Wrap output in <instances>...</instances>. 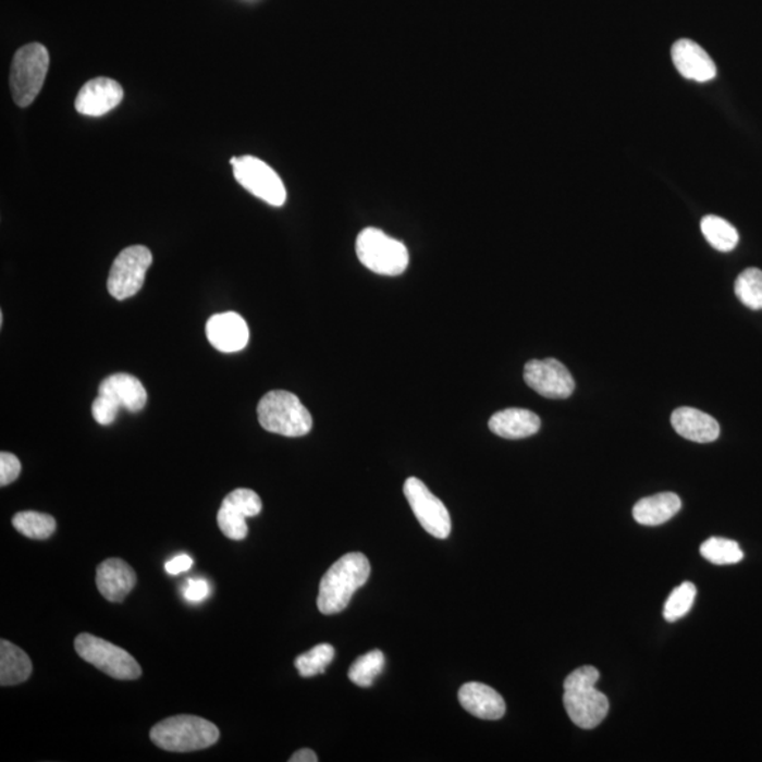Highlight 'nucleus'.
I'll use <instances>...</instances> for the list:
<instances>
[{"instance_id": "1", "label": "nucleus", "mask_w": 762, "mask_h": 762, "mask_svg": "<svg viewBox=\"0 0 762 762\" xmlns=\"http://www.w3.org/2000/svg\"><path fill=\"white\" fill-rule=\"evenodd\" d=\"M370 572V562L361 552L343 555L328 569L319 583V612L336 614L349 606L356 590L368 582Z\"/></svg>"}, {"instance_id": "2", "label": "nucleus", "mask_w": 762, "mask_h": 762, "mask_svg": "<svg viewBox=\"0 0 762 762\" xmlns=\"http://www.w3.org/2000/svg\"><path fill=\"white\" fill-rule=\"evenodd\" d=\"M600 678L592 665L580 666L568 675L564 684V704L570 721L585 730L598 727L606 718L610 703L606 695L594 685Z\"/></svg>"}, {"instance_id": "3", "label": "nucleus", "mask_w": 762, "mask_h": 762, "mask_svg": "<svg viewBox=\"0 0 762 762\" xmlns=\"http://www.w3.org/2000/svg\"><path fill=\"white\" fill-rule=\"evenodd\" d=\"M151 741L161 750L190 752L208 749L219 740L216 724L198 716H174L157 723L150 732Z\"/></svg>"}, {"instance_id": "4", "label": "nucleus", "mask_w": 762, "mask_h": 762, "mask_svg": "<svg viewBox=\"0 0 762 762\" xmlns=\"http://www.w3.org/2000/svg\"><path fill=\"white\" fill-rule=\"evenodd\" d=\"M257 417L263 430L288 438L304 437L312 430V416L297 395L274 390L257 406Z\"/></svg>"}, {"instance_id": "5", "label": "nucleus", "mask_w": 762, "mask_h": 762, "mask_svg": "<svg viewBox=\"0 0 762 762\" xmlns=\"http://www.w3.org/2000/svg\"><path fill=\"white\" fill-rule=\"evenodd\" d=\"M360 263L381 275H400L407 270L409 255L406 245L376 228H366L356 239Z\"/></svg>"}, {"instance_id": "6", "label": "nucleus", "mask_w": 762, "mask_h": 762, "mask_svg": "<svg viewBox=\"0 0 762 762\" xmlns=\"http://www.w3.org/2000/svg\"><path fill=\"white\" fill-rule=\"evenodd\" d=\"M49 66V51L40 42H32L16 51L11 69V89L17 107L27 108L35 102Z\"/></svg>"}, {"instance_id": "7", "label": "nucleus", "mask_w": 762, "mask_h": 762, "mask_svg": "<svg viewBox=\"0 0 762 762\" xmlns=\"http://www.w3.org/2000/svg\"><path fill=\"white\" fill-rule=\"evenodd\" d=\"M75 651L84 661L119 680L140 678L142 666L123 648L102 638L83 632L75 638Z\"/></svg>"}, {"instance_id": "8", "label": "nucleus", "mask_w": 762, "mask_h": 762, "mask_svg": "<svg viewBox=\"0 0 762 762\" xmlns=\"http://www.w3.org/2000/svg\"><path fill=\"white\" fill-rule=\"evenodd\" d=\"M233 174L243 188L249 190L273 207H283L287 190L280 175L269 164L254 156L235 157L231 160Z\"/></svg>"}, {"instance_id": "9", "label": "nucleus", "mask_w": 762, "mask_h": 762, "mask_svg": "<svg viewBox=\"0 0 762 762\" xmlns=\"http://www.w3.org/2000/svg\"><path fill=\"white\" fill-rule=\"evenodd\" d=\"M151 263L152 255L146 246L126 247L113 261L108 278L109 294L123 302L139 293Z\"/></svg>"}, {"instance_id": "10", "label": "nucleus", "mask_w": 762, "mask_h": 762, "mask_svg": "<svg viewBox=\"0 0 762 762\" xmlns=\"http://www.w3.org/2000/svg\"><path fill=\"white\" fill-rule=\"evenodd\" d=\"M404 494L423 530L438 540H446L451 536L450 512L426 483L417 478H409L404 483Z\"/></svg>"}, {"instance_id": "11", "label": "nucleus", "mask_w": 762, "mask_h": 762, "mask_svg": "<svg viewBox=\"0 0 762 762\" xmlns=\"http://www.w3.org/2000/svg\"><path fill=\"white\" fill-rule=\"evenodd\" d=\"M524 380L533 392L551 400L568 398L575 390V380L570 371L552 357L528 361L524 368Z\"/></svg>"}, {"instance_id": "12", "label": "nucleus", "mask_w": 762, "mask_h": 762, "mask_svg": "<svg viewBox=\"0 0 762 762\" xmlns=\"http://www.w3.org/2000/svg\"><path fill=\"white\" fill-rule=\"evenodd\" d=\"M207 337L219 352L233 354L245 349L249 342V327L239 314H217L208 319Z\"/></svg>"}, {"instance_id": "13", "label": "nucleus", "mask_w": 762, "mask_h": 762, "mask_svg": "<svg viewBox=\"0 0 762 762\" xmlns=\"http://www.w3.org/2000/svg\"><path fill=\"white\" fill-rule=\"evenodd\" d=\"M123 99L121 84L111 78H95L81 88L76 97V111L87 116H103L116 108Z\"/></svg>"}, {"instance_id": "14", "label": "nucleus", "mask_w": 762, "mask_h": 762, "mask_svg": "<svg viewBox=\"0 0 762 762\" xmlns=\"http://www.w3.org/2000/svg\"><path fill=\"white\" fill-rule=\"evenodd\" d=\"M673 61L675 69L686 79L697 81V83H709L716 78L717 69L711 56L689 38H680L673 46Z\"/></svg>"}, {"instance_id": "15", "label": "nucleus", "mask_w": 762, "mask_h": 762, "mask_svg": "<svg viewBox=\"0 0 762 762\" xmlns=\"http://www.w3.org/2000/svg\"><path fill=\"white\" fill-rule=\"evenodd\" d=\"M137 582L136 572L125 561L112 558L103 561L97 569L99 592L109 602L122 603Z\"/></svg>"}, {"instance_id": "16", "label": "nucleus", "mask_w": 762, "mask_h": 762, "mask_svg": "<svg viewBox=\"0 0 762 762\" xmlns=\"http://www.w3.org/2000/svg\"><path fill=\"white\" fill-rule=\"evenodd\" d=\"M462 708L483 721H499L506 714V702L502 695L490 686L469 683L462 686L457 693Z\"/></svg>"}, {"instance_id": "17", "label": "nucleus", "mask_w": 762, "mask_h": 762, "mask_svg": "<svg viewBox=\"0 0 762 762\" xmlns=\"http://www.w3.org/2000/svg\"><path fill=\"white\" fill-rule=\"evenodd\" d=\"M674 430L685 440L709 444L721 435V426L709 414L697 408L680 407L675 409L671 417Z\"/></svg>"}, {"instance_id": "18", "label": "nucleus", "mask_w": 762, "mask_h": 762, "mask_svg": "<svg viewBox=\"0 0 762 762\" xmlns=\"http://www.w3.org/2000/svg\"><path fill=\"white\" fill-rule=\"evenodd\" d=\"M489 428L500 438L523 440L540 431L541 419L530 409L507 408L489 419Z\"/></svg>"}, {"instance_id": "19", "label": "nucleus", "mask_w": 762, "mask_h": 762, "mask_svg": "<svg viewBox=\"0 0 762 762\" xmlns=\"http://www.w3.org/2000/svg\"><path fill=\"white\" fill-rule=\"evenodd\" d=\"M99 394L116 400L122 408H126L131 413L142 411L147 403L145 385L135 376L127 373L109 376L99 385Z\"/></svg>"}, {"instance_id": "20", "label": "nucleus", "mask_w": 762, "mask_h": 762, "mask_svg": "<svg viewBox=\"0 0 762 762\" xmlns=\"http://www.w3.org/2000/svg\"><path fill=\"white\" fill-rule=\"evenodd\" d=\"M683 502L675 493H660L640 500L632 508L635 520L641 526H661L675 517Z\"/></svg>"}, {"instance_id": "21", "label": "nucleus", "mask_w": 762, "mask_h": 762, "mask_svg": "<svg viewBox=\"0 0 762 762\" xmlns=\"http://www.w3.org/2000/svg\"><path fill=\"white\" fill-rule=\"evenodd\" d=\"M32 661L22 648L7 640L0 641V685L14 686L32 675Z\"/></svg>"}, {"instance_id": "22", "label": "nucleus", "mask_w": 762, "mask_h": 762, "mask_svg": "<svg viewBox=\"0 0 762 762\" xmlns=\"http://www.w3.org/2000/svg\"><path fill=\"white\" fill-rule=\"evenodd\" d=\"M703 236L711 246L718 251H732L738 243V232L726 219L716 216H708L700 222Z\"/></svg>"}, {"instance_id": "23", "label": "nucleus", "mask_w": 762, "mask_h": 762, "mask_svg": "<svg viewBox=\"0 0 762 762\" xmlns=\"http://www.w3.org/2000/svg\"><path fill=\"white\" fill-rule=\"evenodd\" d=\"M13 527L30 540L42 541L54 533L57 523L49 514L22 512L13 517Z\"/></svg>"}, {"instance_id": "24", "label": "nucleus", "mask_w": 762, "mask_h": 762, "mask_svg": "<svg viewBox=\"0 0 762 762\" xmlns=\"http://www.w3.org/2000/svg\"><path fill=\"white\" fill-rule=\"evenodd\" d=\"M700 554L714 565H733L745 558V552L736 541L712 537L700 546Z\"/></svg>"}, {"instance_id": "25", "label": "nucleus", "mask_w": 762, "mask_h": 762, "mask_svg": "<svg viewBox=\"0 0 762 762\" xmlns=\"http://www.w3.org/2000/svg\"><path fill=\"white\" fill-rule=\"evenodd\" d=\"M385 659L383 652L374 650L361 655L352 664L349 679L360 688H370L376 678L383 673Z\"/></svg>"}, {"instance_id": "26", "label": "nucleus", "mask_w": 762, "mask_h": 762, "mask_svg": "<svg viewBox=\"0 0 762 762\" xmlns=\"http://www.w3.org/2000/svg\"><path fill=\"white\" fill-rule=\"evenodd\" d=\"M737 298L752 311L762 309V271L750 267L738 275L735 284Z\"/></svg>"}, {"instance_id": "27", "label": "nucleus", "mask_w": 762, "mask_h": 762, "mask_svg": "<svg viewBox=\"0 0 762 762\" xmlns=\"http://www.w3.org/2000/svg\"><path fill=\"white\" fill-rule=\"evenodd\" d=\"M335 659V648L331 644H318L311 651L305 652L295 660V668L303 678H312L325 673L327 666Z\"/></svg>"}, {"instance_id": "28", "label": "nucleus", "mask_w": 762, "mask_h": 762, "mask_svg": "<svg viewBox=\"0 0 762 762\" xmlns=\"http://www.w3.org/2000/svg\"><path fill=\"white\" fill-rule=\"evenodd\" d=\"M697 593V588L690 582H685L675 588L664 606L665 620L674 623L686 616L689 610L692 609Z\"/></svg>"}, {"instance_id": "29", "label": "nucleus", "mask_w": 762, "mask_h": 762, "mask_svg": "<svg viewBox=\"0 0 762 762\" xmlns=\"http://www.w3.org/2000/svg\"><path fill=\"white\" fill-rule=\"evenodd\" d=\"M218 526L221 528L223 536L229 540L243 541L249 532L247 528L246 517L236 509L222 504L218 512Z\"/></svg>"}, {"instance_id": "30", "label": "nucleus", "mask_w": 762, "mask_h": 762, "mask_svg": "<svg viewBox=\"0 0 762 762\" xmlns=\"http://www.w3.org/2000/svg\"><path fill=\"white\" fill-rule=\"evenodd\" d=\"M222 504L236 509L246 518L259 516L261 508H263L259 494L250 489L233 490L232 493L226 495Z\"/></svg>"}, {"instance_id": "31", "label": "nucleus", "mask_w": 762, "mask_h": 762, "mask_svg": "<svg viewBox=\"0 0 762 762\" xmlns=\"http://www.w3.org/2000/svg\"><path fill=\"white\" fill-rule=\"evenodd\" d=\"M121 408V404L116 400L99 394L93 404V416L95 421L101 423V426H111Z\"/></svg>"}, {"instance_id": "32", "label": "nucleus", "mask_w": 762, "mask_h": 762, "mask_svg": "<svg viewBox=\"0 0 762 762\" xmlns=\"http://www.w3.org/2000/svg\"><path fill=\"white\" fill-rule=\"evenodd\" d=\"M22 465L17 456L9 454V452H2L0 454V486L11 484L21 475Z\"/></svg>"}, {"instance_id": "33", "label": "nucleus", "mask_w": 762, "mask_h": 762, "mask_svg": "<svg viewBox=\"0 0 762 762\" xmlns=\"http://www.w3.org/2000/svg\"><path fill=\"white\" fill-rule=\"evenodd\" d=\"M211 593L209 583L205 579H188L184 589V598L188 602H202Z\"/></svg>"}, {"instance_id": "34", "label": "nucleus", "mask_w": 762, "mask_h": 762, "mask_svg": "<svg viewBox=\"0 0 762 762\" xmlns=\"http://www.w3.org/2000/svg\"><path fill=\"white\" fill-rule=\"evenodd\" d=\"M193 566V560L188 555H179L174 560L167 562L165 572L169 575H180L187 572Z\"/></svg>"}, {"instance_id": "35", "label": "nucleus", "mask_w": 762, "mask_h": 762, "mask_svg": "<svg viewBox=\"0 0 762 762\" xmlns=\"http://www.w3.org/2000/svg\"><path fill=\"white\" fill-rule=\"evenodd\" d=\"M318 757L316 752L309 749H303L297 752H294L292 759H290V762H317Z\"/></svg>"}]
</instances>
